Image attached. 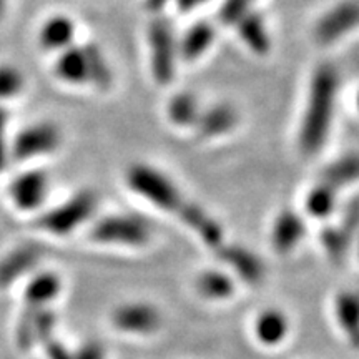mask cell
Listing matches in <instances>:
<instances>
[{"instance_id": "obj_1", "label": "cell", "mask_w": 359, "mask_h": 359, "mask_svg": "<svg viewBox=\"0 0 359 359\" xmlns=\"http://www.w3.org/2000/svg\"><path fill=\"white\" fill-rule=\"evenodd\" d=\"M338 90L339 75L333 65L323 64L314 70L298 133L299 148L304 155H316L325 148L333 127Z\"/></svg>"}, {"instance_id": "obj_2", "label": "cell", "mask_w": 359, "mask_h": 359, "mask_svg": "<svg viewBox=\"0 0 359 359\" xmlns=\"http://www.w3.org/2000/svg\"><path fill=\"white\" fill-rule=\"evenodd\" d=\"M53 72L60 82L74 87L107 90L114 82L109 60L95 43H74L67 50L57 53Z\"/></svg>"}, {"instance_id": "obj_3", "label": "cell", "mask_w": 359, "mask_h": 359, "mask_svg": "<svg viewBox=\"0 0 359 359\" xmlns=\"http://www.w3.org/2000/svg\"><path fill=\"white\" fill-rule=\"evenodd\" d=\"M125 180L135 195L142 196L148 203L163 210V212L178 215L183 205L187 203L177 183L167 173L151 167V165H132L127 170Z\"/></svg>"}, {"instance_id": "obj_4", "label": "cell", "mask_w": 359, "mask_h": 359, "mask_svg": "<svg viewBox=\"0 0 359 359\" xmlns=\"http://www.w3.org/2000/svg\"><path fill=\"white\" fill-rule=\"evenodd\" d=\"M97 206L98 198L95 193L90 190L77 191L69 200L47 210L39 218V226L50 235H70L93 217Z\"/></svg>"}, {"instance_id": "obj_5", "label": "cell", "mask_w": 359, "mask_h": 359, "mask_svg": "<svg viewBox=\"0 0 359 359\" xmlns=\"http://www.w3.org/2000/svg\"><path fill=\"white\" fill-rule=\"evenodd\" d=\"M151 228L145 218L137 215H109L93 224V241L114 246H143L150 241Z\"/></svg>"}, {"instance_id": "obj_6", "label": "cell", "mask_w": 359, "mask_h": 359, "mask_svg": "<svg viewBox=\"0 0 359 359\" xmlns=\"http://www.w3.org/2000/svg\"><path fill=\"white\" fill-rule=\"evenodd\" d=\"M148 50L154 79L160 85H167L175 77L178 55V40L173 27L167 19L151 20L148 25Z\"/></svg>"}, {"instance_id": "obj_7", "label": "cell", "mask_w": 359, "mask_h": 359, "mask_svg": "<svg viewBox=\"0 0 359 359\" xmlns=\"http://www.w3.org/2000/svg\"><path fill=\"white\" fill-rule=\"evenodd\" d=\"M64 142V135L57 123L35 122L27 125L12 138L11 142V156L19 161H27L55 154Z\"/></svg>"}, {"instance_id": "obj_8", "label": "cell", "mask_w": 359, "mask_h": 359, "mask_svg": "<svg viewBox=\"0 0 359 359\" xmlns=\"http://www.w3.org/2000/svg\"><path fill=\"white\" fill-rule=\"evenodd\" d=\"M50 185V177L45 170L30 168L12 180L8 195L12 203L22 212H35L48 198Z\"/></svg>"}, {"instance_id": "obj_9", "label": "cell", "mask_w": 359, "mask_h": 359, "mask_svg": "<svg viewBox=\"0 0 359 359\" xmlns=\"http://www.w3.org/2000/svg\"><path fill=\"white\" fill-rule=\"evenodd\" d=\"M359 27V2L344 0L326 11L314 27V37L323 45L338 42Z\"/></svg>"}, {"instance_id": "obj_10", "label": "cell", "mask_w": 359, "mask_h": 359, "mask_svg": "<svg viewBox=\"0 0 359 359\" xmlns=\"http://www.w3.org/2000/svg\"><path fill=\"white\" fill-rule=\"evenodd\" d=\"M111 323L123 333L151 334L161 325V314L148 303H127L115 309L111 314Z\"/></svg>"}, {"instance_id": "obj_11", "label": "cell", "mask_w": 359, "mask_h": 359, "mask_svg": "<svg viewBox=\"0 0 359 359\" xmlns=\"http://www.w3.org/2000/svg\"><path fill=\"white\" fill-rule=\"evenodd\" d=\"M75 39H77V24L67 13L50 15L39 30V43L48 52H64L75 43Z\"/></svg>"}, {"instance_id": "obj_12", "label": "cell", "mask_w": 359, "mask_h": 359, "mask_svg": "<svg viewBox=\"0 0 359 359\" xmlns=\"http://www.w3.org/2000/svg\"><path fill=\"white\" fill-rule=\"evenodd\" d=\"M42 258V251L34 245L15 248L7 257L0 259V288H7L22 276L30 275Z\"/></svg>"}, {"instance_id": "obj_13", "label": "cell", "mask_w": 359, "mask_h": 359, "mask_svg": "<svg viewBox=\"0 0 359 359\" xmlns=\"http://www.w3.org/2000/svg\"><path fill=\"white\" fill-rule=\"evenodd\" d=\"M306 226L303 218L293 210H283L276 215L271 226V243L278 253L286 255L303 240Z\"/></svg>"}, {"instance_id": "obj_14", "label": "cell", "mask_w": 359, "mask_h": 359, "mask_svg": "<svg viewBox=\"0 0 359 359\" xmlns=\"http://www.w3.org/2000/svg\"><path fill=\"white\" fill-rule=\"evenodd\" d=\"M218 258L223 263L230 264L233 271L236 273L241 280L250 283V285H258L264 278V264L259 257L253 251L243 248V246L230 245L222 246L218 250Z\"/></svg>"}, {"instance_id": "obj_15", "label": "cell", "mask_w": 359, "mask_h": 359, "mask_svg": "<svg viewBox=\"0 0 359 359\" xmlns=\"http://www.w3.org/2000/svg\"><path fill=\"white\" fill-rule=\"evenodd\" d=\"M55 327V314L47 308H29V316L24 318L19 325L17 339L22 348H32L37 343H47L52 339Z\"/></svg>"}, {"instance_id": "obj_16", "label": "cell", "mask_w": 359, "mask_h": 359, "mask_svg": "<svg viewBox=\"0 0 359 359\" xmlns=\"http://www.w3.org/2000/svg\"><path fill=\"white\" fill-rule=\"evenodd\" d=\"M238 125V111L231 105L219 103L208 110H201L195 130L205 140L223 137Z\"/></svg>"}, {"instance_id": "obj_17", "label": "cell", "mask_w": 359, "mask_h": 359, "mask_svg": "<svg viewBox=\"0 0 359 359\" xmlns=\"http://www.w3.org/2000/svg\"><path fill=\"white\" fill-rule=\"evenodd\" d=\"M178 217L183 223L188 224L193 231L198 233L201 240H203L206 245L215 246V248H219V246H222V226H219L217 219L210 217L201 206L191 203V201H187V203L183 205V208L180 210Z\"/></svg>"}, {"instance_id": "obj_18", "label": "cell", "mask_w": 359, "mask_h": 359, "mask_svg": "<svg viewBox=\"0 0 359 359\" xmlns=\"http://www.w3.org/2000/svg\"><path fill=\"white\" fill-rule=\"evenodd\" d=\"M62 290L60 276L52 271H40L27 283L24 298L29 308H48L53 299H57Z\"/></svg>"}, {"instance_id": "obj_19", "label": "cell", "mask_w": 359, "mask_h": 359, "mask_svg": "<svg viewBox=\"0 0 359 359\" xmlns=\"http://www.w3.org/2000/svg\"><path fill=\"white\" fill-rule=\"evenodd\" d=\"M217 37L215 27L208 22H196L190 29L183 34V37L178 40V55L183 60L193 62L198 60L203 53L208 52Z\"/></svg>"}, {"instance_id": "obj_20", "label": "cell", "mask_w": 359, "mask_h": 359, "mask_svg": "<svg viewBox=\"0 0 359 359\" xmlns=\"http://www.w3.org/2000/svg\"><path fill=\"white\" fill-rule=\"evenodd\" d=\"M336 318L353 348L359 349V291H344L336 298Z\"/></svg>"}, {"instance_id": "obj_21", "label": "cell", "mask_w": 359, "mask_h": 359, "mask_svg": "<svg viewBox=\"0 0 359 359\" xmlns=\"http://www.w3.org/2000/svg\"><path fill=\"white\" fill-rule=\"evenodd\" d=\"M235 25L241 40L248 45L251 50L259 53V55H264L269 50L271 39H269L266 22L258 12L251 11L245 13Z\"/></svg>"}, {"instance_id": "obj_22", "label": "cell", "mask_w": 359, "mask_h": 359, "mask_svg": "<svg viewBox=\"0 0 359 359\" xmlns=\"http://www.w3.org/2000/svg\"><path fill=\"white\" fill-rule=\"evenodd\" d=\"M167 115L170 122L177 127L195 128L201 115L200 100L190 92H178L168 100Z\"/></svg>"}, {"instance_id": "obj_23", "label": "cell", "mask_w": 359, "mask_h": 359, "mask_svg": "<svg viewBox=\"0 0 359 359\" xmlns=\"http://www.w3.org/2000/svg\"><path fill=\"white\" fill-rule=\"evenodd\" d=\"M359 180V155L348 154L341 158L331 161L327 167L323 170L321 182L327 183L336 190H341L343 187L351 185Z\"/></svg>"}, {"instance_id": "obj_24", "label": "cell", "mask_w": 359, "mask_h": 359, "mask_svg": "<svg viewBox=\"0 0 359 359\" xmlns=\"http://www.w3.org/2000/svg\"><path fill=\"white\" fill-rule=\"evenodd\" d=\"M290 330L288 318L285 313L278 311V309H266L258 316L255 331H257V338L266 346H275L286 338Z\"/></svg>"}, {"instance_id": "obj_25", "label": "cell", "mask_w": 359, "mask_h": 359, "mask_svg": "<svg viewBox=\"0 0 359 359\" xmlns=\"http://www.w3.org/2000/svg\"><path fill=\"white\" fill-rule=\"evenodd\" d=\"M338 193L339 191L336 188L320 180V183H316L308 191L306 200H304L308 215L318 219H325L330 217L336 210V206H338Z\"/></svg>"}, {"instance_id": "obj_26", "label": "cell", "mask_w": 359, "mask_h": 359, "mask_svg": "<svg viewBox=\"0 0 359 359\" xmlns=\"http://www.w3.org/2000/svg\"><path fill=\"white\" fill-rule=\"evenodd\" d=\"M196 290L206 299H226L235 293V283L228 275L218 269H208L203 271L196 280Z\"/></svg>"}, {"instance_id": "obj_27", "label": "cell", "mask_w": 359, "mask_h": 359, "mask_svg": "<svg viewBox=\"0 0 359 359\" xmlns=\"http://www.w3.org/2000/svg\"><path fill=\"white\" fill-rule=\"evenodd\" d=\"M25 85V75L19 67L12 64H0V103L20 97Z\"/></svg>"}, {"instance_id": "obj_28", "label": "cell", "mask_w": 359, "mask_h": 359, "mask_svg": "<svg viewBox=\"0 0 359 359\" xmlns=\"http://www.w3.org/2000/svg\"><path fill=\"white\" fill-rule=\"evenodd\" d=\"M321 243L331 259L339 262L346 255L351 238L341 226H327L321 233Z\"/></svg>"}, {"instance_id": "obj_29", "label": "cell", "mask_w": 359, "mask_h": 359, "mask_svg": "<svg viewBox=\"0 0 359 359\" xmlns=\"http://www.w3.org/2000/svg\"><path fill=\"white\" fill-rule=\"evenodd\" d=\"M251 4H253V0H224L222 8H219V17L223 22L235 25L245 13L251 12Z\"/></svg>"}, {"instance_id": "obj_30", "label": "cell", "mask_w": 359, "mask_h": 359, "mask_svg": "<svg viewBox=\"0 0 359 359\" xmlns=\"http://www.w3.org/2000/svg\"><path fill=\"white\" fill-rule=\"evenodd\" d=\"M11 158V140H8V111L0 103V173L4 172Z\"/></svg>"}, {"instance_id": "obj_31", "label": "cell", "mask_w": 359, "mask_h": 359, "mask_svg": "<svg viewBox=\"0 0 359 359\" xmlns=\"http://www.w3.org/2000/svg\"><path fill=\"white\" fill-rule=\"evenodd\" d=\"M339 226L348 233V236L351 238V240L358 235L359 233V198H354L346 205Z\"/></svg>"}, {"instance_id": "obj_32", "label": "cell", "mask_w": 359, "mask_h": 359, "mask_svg": "<svg viewBox=\"0 0 359 359\" xmlns=\"http://www.w3.org/2000/svg\"><path fill=\"white\" fill-rule=\"evenodd\" d=\"M107 353L98 341H85L74 351V359H105Z\"/></svg>"}, {"instance_id": "obj_33", "label": "cell", "mask_w": 359, "mask_h": 359, "mask_svg": "<svg viewBox=\"0 0 359 359\" xmlns=\"http://www.w3.org/2000/svg\"><path fill=\"white\" fill-rule=\"evenodd\" d=\"M45 349L48 359H74V351H70L64 343L57 339H48L45 343Z\"/></svg>"}, {"instance_id": "obj_34", "label": "cell", "mask_w": 359, "mask_h": 359, "mask_svg": "<svg viewBox=\"0 0 359 359\" xmlns=\"http://www.w3.org/2000/svg\"><path fill=\"white\" fill-rule=\"evenodd\" d=\"M205 2H208V0H177L178 7L182 8V11H190V8L198 7Z\"/></svg>"}, {"instance_id": "obj_35", "label": "cell", "mask_w": 359, "mask_h": 359, "mask_svg": "<svg viewBox=\"0 0 359 359\" xmlns=\"http://www.w3.org/2000/svg\"><path fill=\"white\" fill-rule=\"evenodd\" d=\"M165 2H167V0H147V6L148 8H151V11H156V8L163 7Z\"/></svg>"}, {"instance_id": "obj_36", "label": "cell", "mask_w": 359, "mask_h": 359, "mask_svg": "<svg viewBox=\"0 0 359 359\" xmlns=\"http://www.w3.org/2000/svg\"><path fill=\"white\" fill-rule=\"evenodd\" d=\"M6 8H7V0H0V20H2L4 13H6Z\"/></svg>"}, {"instance_id": "obj_37", "label": "cell", "mask_w": 359, "mask_h": 359, "mask_svg": "<svg viewBox=\"0 0 359 359\" xmlns=\"http://www.w3.org/2000/svg\"><path fill=\"white\" fill-rule=\"evenodd\" d=\"M356 110L359 111V90H358V93H356Z\"/></svg>"}]
</instances>
